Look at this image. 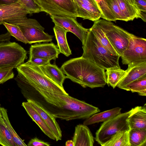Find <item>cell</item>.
Segmentation results:
<instances>
[{"instance_id":"1","label":"cell","mask_w":146,"mask_h":146,"mask_svg":"<svg viewBox=\"0 0 146 146\" xmlns=\"http://www.w3.org/2000/svg\"><path fill=\"white\" fill-rule=\"evenodd\" d=\"M60 69L67 78L83 87H104L106 84L105 70L82 56L64 62Z\"/></svg>"},{"instance_id":"2","label":"cell","mask_w":146,"mask_h":146,"mask_svg":"<svg viewBox=\"0 0 146 146\" xmlns=\"http://www.w3.org/2000/svg\"><path fill=\"white\" fill-rule=\"evenodd\" d=\"M82 45V57L105 70L120 67L119 64L120 56L113 54L105 48L90 29Z\"/></svg>"},{"instance_id":"3","label":"cell","mask_w":146,"mask_h":146,"mask_svg":"<svg viewBox=\"0 0 146 146\" xmlns=\"http://www.w3.org/2000/svg\"><path fill=\"white\" fill-rule=\"evenodd\" d=\"M18 75L22 77L33 86L61 94H68L62 88L49 78L39 66L28 61L16 68Z\"/></svg>"},{"instance_id":"4","label":"cell","mask_w":146,"mask_h":146,"mask_svg":"<svg viewBox=\"0 0 146 146\" xmlns=\"http://www.w3.org/2000/svg\"><path fill=\"white\" fill-rule=\"evenodd\" d=\"M95 22L100 27L120 57L127 48L132 34L115 25L111 21L100 19Z\"/></svg>"},{"instance_id":"5","label":"cell","mask_w":146,"mask_h":146,"mask_svg":"<svg viewBox=\"0 0 146 146\" xmlns=\"http://www.w3.org/2000/svg\"><path fill=\"white\" fill-rule=\"evenodd\" d=\"M27 51L19 44L10 41L0 42V68H16L27 58Z\"/></svg>"},{"instance_id":"6","label":"cell","mask_w":146,"mask_h":146,"mask_svg":"<svg viewBox=\"0 0 146 146\" xmlns=\"http://www.w3.org/2000/svg\"><path fill=\"white\" fill-rule=\"evenodd\" d=\"M129 112L121 113L116 117L103 122L95 134V140L103 145L115 134L122 131H129L127 122Z\"/></svg>"},{"instance_id":"7","label":"cell","mask_w":146,"mask_h":146,"mask_svg":"<svg viewBox=\"0 0 146 146\" xmlns=\"http://www.w3.org/2000/svg\"><path fill=\"white\" fill-rule=\"evenodd\" d=\"M41 11L50 15L78 17L74 0H33Z\"/></svg>"},{"instance_id":"8","label":"cell","mask_w":146,"mask_h":146,"mask_svg":"<svg viewBox=\"0 0 146 146\" xmlns=\"http://www.w3.org/2000/svg\"><path fill=\"white\" fill-rule=\"evenodd\" d=\"M123 64L146 61V39L132 34L126 49L120 56Z\"/></svg>"},{"instance_id":"9","label":"cell","mask_w":146,"mask_h":146,"mask_svg":"<svg viewBox=\"0 0 146 146\" xmlns=\"http://www.w3.org/2000/svg\"><path fill=\"white\" fill-rule=\"evenodd\" d=\"M55 25L61 27L76 35L84 44L90 29L84 27L76 19L67 16L50 15Z\"/></svg>"},{"instance_id":"10","label":"cell","mask_w":146,"mask_h":146,"mask_svg":"<svg viewBox=\"0 0 146 146\" xmlns=\"http://www.w3.org/2000/svg\"><path fill=\"white\" fill-rule=\"evenodd\" d=\"M78 17L84 19L96 21L102 14L95 0H74Z\"/></svg>"},{"instance_id":"11","label":"cell","mask_w":146,"mask_h":146,"mask_svg":"<svg viewBox=\"0 0 146 146\" xmlns=\"http://www.w3.org/2000/svg\"><path fill=\"white\" fill-rule=\"evenodd\" d=\"M29 11L19 1L15 3L0 4V22L26 18Z\"/></svg>"},{"instance_id":"12","label":"cell","mask_w":146,"mask_h":146,"mask_svg":"<svg viewBox=\"0 0 146 146\" xmlns=\"http://www.w3.org/2000/svg\"><path fill=\"white\" fill-rule=\"evenodd\" d=\"M57 45L52 42L36 43L31 46L29 57L35 56L55 60L60 53Z\"/></svg>"},{"instance_id":"13","label":"cell","mask_w":146,"mask_h":146,"mask_svg":"<svg viewBox=\"0 0 146 146\" xmlns=\"http://www.w3.org/2000/svg\"><path fill=\"white\" fill-rule=\"evenodd\" d=\"M128 65L125 74L117 86L121 89L138 78L146 75V61L133 62Z\"/></svg>"},{"instance_id":"14","label":"cell","mask_w":146,"mask_h":146,"mask_svg":"<svg viewBox=\"0 0 146 146\" xmlns=\"http://www.w3.org/2000/svg\"><path fill=\"white\" fill-rule=\"evenodd\" d=\"M27 101L29 102L47 123L52 131L55 140L58 141L61 140L62 131L56 118L34 101L30 100H27Z\"/></svg>"},{"instance_id":"15","label":"cell","mask_w":146,"mask_h":146,"mask_svg":"<svg viewBox=\"0 0 146 146\" xmlns=\"http://www.w3.org/2000/svg\"><path fill=\"white\" fill-rule=\"evenodd\" d=\"M28 41V44L51 42L53 36L44 32L37 27L18 26Z\"/></svg>"},{"instance_id":"16","label":"cell","mask_w":146,"mask_h":146,"mask_svg":"<svg viewBox=\"0 0 146 146\" xmlns=\"http://www.w3.org/2000/svg\"><path fill=\"white\" fill-rule=\"evenodd\" d=\"M74 146H93L94 137L87 125L82 124L77 125L72 138Z\"/></svg>"},{"instance_id":"17","label":"cell","mask_w":146,"mask_h":146,"mask_svg":"<svg viewBox=\"0 0 146 146\" xmlns=\"http://www.w3.org/2000/svg\"><path fill=\"white\" fill-rule=\"evenodd\" d=\"M127 122L130 129L146 128V104L137 106L128 111Z\"/></svg>"},{"instance_id":"18","label":"cell","mask_w":146,"mask_h":146,"mask_svg":"<svg viewBox=\"0 0 146 146\" xmlns=\"http://www.w3.org/2000/svg\"><path fill=\"white\" fill-rule=\"evenodd\" d=\"M22 106L28 115L39 127L42 132L50 139L55 140V137L51 129L38 112L29 102H23Z\"/></svg>"},{"instance_id":"19","label":"cell","mask_w":146,"mask_h":146,"mask_svg":"<svg viewBox=\"0 0 146 146\" xmlns=\"http://www.w3.org/2000/svg\"><path fill=\"white\" fill-rule=\"evenodd\" d=\"M42 71L49 78L64 88L63 84L67 76L60 68L55 64L49 63L44 65L39 66Z\"/></svg>"},{"instance_id":"20","label":"cell","mask_w":146,"mask_h":146,"mask_svg":"<svg viewBox=\"0 0 146 146\" xmlns=\"http://www.w3.org/2000/svg\"><path fill=\"white\" fill-rule=\"evenodd\" d=\"M53 30L57 41V46L60 53L66 56H69L72 54V52L66 38V34L68 31L56 25H55Z\"/></svg>"},{"instance_id":"21","label":"cell","mask_w":146,"mask_h":146,"mask_svg":"<svg viewBox=\"0 0 146 146\" xmlns=\"http://www.w3.org/2000/svg\"><path fill=\"white\" fill-rule=\"evenodd\" d=\"M121 108L117 107L98 113H96L86 119L83 124L88 125L100 122H104L121 113Z\"/></svg>"},{"instance_id":"22","label":"cell","mask_w":146,"mask_h":146,"mask_svg":"<svg viewBox=\"0 0 146 146\" xmlns=\"http://www.w3.org/2000/svg\"><path fill=\"white\" fill-rule=\"evenodd\" d=\"M129 140L130 146H146V128L130 129Z\"/></svg>"},{"instance_id":"23","label":"cell","mask_w":146,"mask_h":146,"mask_svg":"<svg viewBox=\"0 0 146 146\" xmlns=\"http://www.w3.org/2000/svg\"><path fill=\"white\" fill-rule=\"evenodd\" d=\"M3 108L0 107V145L3 146H16L6 126L3 116Z\"/></svg>"},{"instance_id":"24","label":"cell","mask_w":146,"mask_h":146,"mask_svg":"<svg viewBox=\"0 0 146 146\" xmlns=\"http://www.w3.org/2000/svg\"><path fill=\"white\" fill-rule=\"evenodd\" d=\"M126 72L120 68H113L106 70L105 74L106 77V84L113 88L117 87Z\"/></svg>"},{"instance_id":"25","label":"cell","mask_w":146,"mask_h":146,"mask_svg":"<svg viewBox=\"0 0 146 146\" xmlns=\"http://www.w3.org/2000/svg\"><path fill=\"white\" fill-rule=\"evenodd\" d=\"M122 89L137 92L141 96H146V75L142 76L123 87Z\"/></svg>"},{"instance_id":"26","label":"cell","mask_w":146,"mask_h":146,"mask_svg":"<svg viewBox=\"0 0 146 146\" xmlns=\"http://www.w3.org/2000/svg\"><path fill=\"white\" fill-rule=\"evenodd\" d=\"M119 8L128 21L140 18V12L125 0H116Z\"/></svg>"},{"instance_id":"27","label":"cell","mask_w":146,"mask_h":146,"mask_svg":"<svg viewBox=\"0 0 146 146\" xmlns=\"http://www.w3.org/2000/svg\"><path fill=\"white\" fill-rule=\"evenodd\" d=\"M90 29L105 48L113 54L118 55L104 33L95 22Z\"/></svg>"},{"instance_id":"28","label":"cell","mask_w":146,"mask_h":146,"mask_svg":"<svg viewBox=\"0 0 146 146\" xmlns=\"http://www.w3.org/2000/svg\"><path fill=\"white\" fill-rule=\"evenodd\" d=\"M129 131H122L117 132L103 146H130Z\"/></svg>"},{"instance_id":"29","label":"cell","mask_w":146,"mask_h":146,"mask_svg":"<svg viewBox=\"0 0 146 146\" xmlns=\"http://www.w3.org/2000/svg\"><path fill=\"white\" fill-rule=\"evenodd\" d=\"M95 0L102 13V18L109 21H116L111 10V0Z\"/></svg>"},{"instance_id":"30","label":"cell","mask_w":146,"mask_h":146,"mask_svg":"<svg viewBox=\"0 0 146 146\" xmlns=\"http://www.w3.org/2000/svg\"><path fill=\"white\" fill-rule=\"evenodd\" d=\"M3 116L6 126L11 135L13 140L16 146H27L23 140L19 137L12 127L9 119L7 109H3Z\"/></svg>"},{"instance_id":"31","label":"cell","mask_w":146,"mask_h":146,"mask_svg":"<svg viewBox=\"0 0 146 146\" xmlns=\"http://www.w3.org/2000/svg\"><path fill=\"white\" fill-rule=\"evenodd\" d=\"M2 24L5 27L11 36L14 37L17 40L25 44L28 43L19 27L17 25L3 21Z\"/></svg>"},{"instance_id":"32","label":"cell","mask_w":146,"mask_h":146,"mask_svg":"<svg viewBox=\"0 0 146 146\" xmlns=\"http://www.w3.org/2000/svg\"><path fill=\"white\" fill-rule=\"evenodd\" d=\"M13 68L12 67L0 68V84H3L14 77Z\"/></svg>"},{"instance_id":"33","label":"cell","mask_w":146,"mask_h":146,"mask_svg":"<svg viewBox=\"0 0 146 146\" xmlns=\"http://www.w3.org/2000/svg\"><path fill=\"white\" fill-rule=\"evenodd\" d=\"M18 0L27 10L30 15L41 11L40 7L33 0Z\"/></svg>"},{"instance_id":"34","label":"cell","mask_w":146,"mask_h":146,"mask_svg":"<svg viewBox=\"0 0 146 146\" xmlns=\"http://www.w3.org/2000/svg\"><path fill=\"white\" fill-rule=\"evenodd\" d=\"M111 10L116 20L128 21V20L120 9L116 0H111Z\"/></svg>"},{"instance_id":"35","label":"cell","mask_w":146,"mask_h":146,"mask_svg":"<svg viewBox=\"0 0 146 146\" xmlns=\"http://www.w3.org/2000/svg\"><path fill=\"white\" fill-rule=\"evenodd\" d=\"M28 61L31 62L36 66H40L44 65L50 63L51 60L38 57L31 56L29 57Z\"/></svg>"},{"instance_id":"36","label":"cell","mask_w":146,"mask_h":146,"mask_svg":"<svg viewBox=\"0 0 146 146\" xmlns=\"http://www.w3.org/2000/svg\"><path fill=\"white\" fill-rule=\"evenodd\" d=\"M50 144L47 142H45L39 139L37 137L31 139L28 143V146H49Z\"/></svg>"},{"instance_id":"37","label":"cell","mask_w":146,"mask_h":146,"mask_svg":"<svg viewBox=\"0 0 146 146\" xmlns=\"http://www.w3.org/2000/svg\"><path fill=\"white\" fill-rule=\"evenodd\" d=\"M137 10L140 12H146V0H135Z\"/></svg>"},{"instance_id":"38","label":"cell","mask_w":146,"mask_h":146,"mask_svg":"<svg viewBox=\"0 0 146 146\" xmlns=\"http://www.w3.org/2000/svg\"><path fill=\"white\" fill-rule=\"evenodd\" d=\"M11 36L8 31L6 33L0 34V42L10 41Z\"/></svg>"},{"instance_id":"39","label":"cell","mask_w":146,"mask_h":146,"mask_svg":"<svg viewBox=\"0 0 146 146\" xmlns=\"http://www.w3.org/2000/svg\"><path fill=\"white\" fill-rule=\"evenodd\" d=\"M18 0H0V4L8 5L19 2Z\"/></svg>"},{"instance_id":"40","label":"cell","mask_w":146,"mask_h":146,"mask_svg":"<svg viewBox=\"0 0 146 146\" xmlns=\"http://www.w3.org/2000/svg\"><path fill=\"white\" fill-rule=\"evenodd\" d=\"M140 18L144 22H146V12L143 11L140 12Z\"/></svg>"},{"instance_id":"41","label":"cell","mask_w":146,"mask_h":146,"mask_svg":"<svg viewBox=\"0 0 146 146\" xmlns=\"http://www.w3.org/2000/svg\"><path fill=\"white\" fill-rule=\"evenodd\" d=\"M66 146H74V143L72 140H69L67 141L65 143Z\"/></svg>"},{"instance_id":"42","label":"cell","mask_w":146,"mask_h":146,"mask_svg":"<svg viewBox=\"0 0 146 146\" xmlns=\"http://www.w3.org/2000/svg\"><path fill=\"white\" fill-rule=\"evenodd\" d=\"M129 3L130 4L134 6L137 10V9L135 5V0H125Z\"/></svg>"},{"instance_id":"43","label":"cell","mask_w":146,"mask_h":146,"mask_svg":"<svg viewBox=\"0 0 146 146\" xmlns=\"http://www.w3.org/2000/svg\"><path fill=\"white\" fill-rule=\"evenodd\" d=\"M3 23L2 22H0V25L2 24Z\"/></svg>"},{"instance_id":"44","label":"cell","mask_w":146,"mask_h":146,"mask_svg":"<svg viewBox=\"0 0 146 146\" xmlns=\"http://www.w3.org/2000/svg\"><path fill=\"white\" fill-rule=\"evenodd\" d=\"M1 104H0V107H1Z\"/></svg>"}]
</instances>
